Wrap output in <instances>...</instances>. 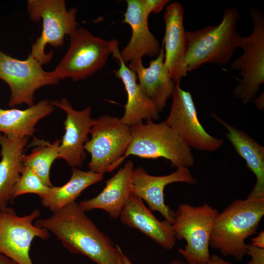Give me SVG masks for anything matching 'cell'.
I'll return each mask as SVG.
<instances>
[{"instance_id": "1", "label": "cell", "mask_w": 264, "mask_h": 264, "mask_svg": "<svg viewBox=\"0 0 264 264\" xmlns=\"http://www.w3.org/2000/svg\"><path fill=\"white\" fill-rule=\"evenodd\" d=\"M34 224L52 233L64 247L96 264H124V252L87 215L75 201Z\"/></svg>"}, {"instance_id": "2", "label": "cell", "mask_w": 264, "mask_h": 264, "mask_svg": "<svg viewBox=\"0 0 264 264\" xmlns=\"http://www.w3.org/2000/svg\"><path fill=\"white\" fill-rule=\"evenodd\" d=\"M264 215V195L250 194L219 212L214 220L209 246L224 256L241 261L246 254L245 240L256 233Z\"/></svg>"}, {"instance_id": "3", "label": "cell", "mask_w": 264, "mask_h": 264, "mask_svg": "<svg viewBox=\"0 0 264 264\" xmlns=\"http://www.w3.org/2000/svg\"><path fill=\"white\" fill-rule=\"evenodd\" d=\"M240 18L238 9L227 8L218 25L187 32V72L205 63L225 66L230 62L235 50L239 47L241 36L237 31V24Z\"/></svg>"}, {"instance_id": "4", "label": "cell", "mask_w": 264, "mask_h": 264, "mask_svg": "<svg viewBox=\"0 0 264 264\" xmlns=\"http://www.w3.org/2000/svg\"><path fill=\"white\" fill-rule=\"evenodd\" d=\"M131 141L119 161L120 165L130 155L145 158L163 157L173 167H188L195 158L191 148L166 123L147 120L130 127Z\"/></svg>"}, {"instance_id": "5", "label": "cell", "mask_w": 264, "mask_h": 264, "mask_svg": "<svg viewBox=\"0 0 264 264\" xmlns=\"http://www.w3.org/2000/svg\"><path fill=\"white\" fill-rule=\"evenodd\" d=\"M70 45L64 56L52 71L50 77L58 80H84L102 69L118 42L106 40L78 27L70 35Z\"/></svg>"}, {"instance_id": "6", "label": "cell", "mask_w": 264, "mask_h": 264, "mask_svg": "<svg viewBox=\"0 0 264 264\" xmlns=\"http://www.w3.org/2000/svg\"><path fill=\"white\" fill-rule=\"evenodd\" d=\"M27 10L34 22L42 19L43 30L41 36L32 44L29 54L42 65L48 63L53 53L46 54L45 46H62L65 37L72 33L78 27L76 7L67 10L64 0H28Z\"/></svg>"}, {"instance_id": "7", "label": "cell", "mask_w": 264, "mask_h": 264, "mask_svg": "<svg viewBox=\"0 0 264 264\" xmlns=\"http://www.w3.org/2000/svg\"><path fill=\"white\" fill-rule=\"evenodd\" d=\"M219 212L207 203L198 206L181 204L174 212L172 226L175 237L186 242L178 252L188 264H200L209 260L210 236Z\"/></svg>"}, {"instance_id": "8", "label": "cell", "mask_w": 264, "mask_h": 264, "mask_svg": "<svg viewBox=\"0 0 264 264\" xmlns=\"http://www.w3.org/2000/svg\"><path fill=\"white\" fill-rule=\"evenodd\" d=\"M253 24L249 36L241 37L239 47L242 54L232 62L231 68L240 70L242 77L233 90L234 97L244 104L254 101L264 83V15L257 7L250 10Z\"/></svg>"}, {"instance_id": "9", "label": "cell", "mask_w": 264, "mask_h": 264, "mask_svg": "<svg viewBox=\"0 0 264 264\" xmlns=\"http://www.w3.org/2000/svg\"><path fill=\"white\" fill-rule=\"evenodd\" d=\"M89 134L84 145L91 155L89 170L104 175L116 169L131 141V127L120 118L105 115L96 119Z\"/></svg>"}, {"instance_id": "10", "label": "cell", "mask_w": 264, "mask_h": 264, "mask_svg": "<svg viewBox=\"0 0 264 264\" xmlns=\"http://www.w3.org/2000/svg\"><path fill=\"white\" fill-rule=\"evenodd\" d=\"M0 79L10 89L9 106L34 105V93L40 88L57 85L59 80L50 76L42 65L31 55L24 60L10 56L0 50Z\"/></svg>"}, {"instance_id": "11", "label": "cell", "mask_w": 264, "mask_h": 264, "mask_svg": "<svg viewBox=\"0 0 264 264\" xmlns=\"http://www.w3.org/2000/svg\"><path fill=\"white\" fill-rule=\"evenodd\" d=\"M170 113L166 123L191 148L214 152L223 144L222 138L209 134L199 122L190 92L176 82Z\"/></svg>"}, {"instance_id": "12", "label": "cell", "mask_w": 264, "mask_h": 264, "mask_svg": "<svg viewBox=\"0 0 264 264\" xmlns=\"http://www.w3.org/2000/svg\"><path fill=\"white\" fill-rule=\"evenodd\" d=\"M41 215L38 209L24 216L7 207L0 211V253L18 264H34L29 251L33 240L49 238V232L33 224Z\"/></svg>"}, {"instance_id": "13", "label": "cell", "mask_w": 264, "mask_h": 264, "mask_svg": "<svg viewBox=\"0 0 264 264\" xmlns=\"http://www.w3.org/2000/svg\"><path fill=\"white\" fill-rule=\"evenodd\" d=\"M51 103L66 113L65 132L59 146V158L65 160L71 168L81 167L86 156L84 145L96 121L90 116L91 108L88 106L81 110H75L66 98Z\"/></svg>"}, {"instance_id": "14", "label": "cell", "mask_w": 264, "mask_h": 264, "mask_svg": "<svg viewBox=\"0 0 264 264\" xmlns=\"http://www.w3.org/2000/svg\"><path fill=\"white\" fill-rule=\"evenodd\" d=\"M175 182L195 184L197 180L187 167H180L169 175L155 176L149 174L141 167L134 169L132 177V194L145 201L151 210L159 212L172 224L174 212L165 203L164 189L168 185Z\"/></svg>"}, {"instance_id": "15", "label": "cell", "mask_w": 264, "mask_h": 264, "mask_svg": "<svg viewBox=\"0 0 264 264\" xmlns=\"http://www.w3.org/2000/svg\"><path fill=\"white\" fill-rule=\"evenodd\" d=\"M184 10L178 2H171L166 8L164 20L165 31L162 43L164 64L169 74L176 83L186 77L185 58L187 32L183 23Z\"/></svg>"}, {"instance_id": "16", "label": "cell", "mask_w": 264, "mask_h": 264, "mask_svg": "<svg viewBox=\"0 0 264 264\" xmlns=\"http://www.w3.org/2000/svg\"><path fill=\"white\" fill-rule=\"evenodd\" d=\"M119 218L122 223L138 230L163 248H174L176 239L172 224L165 220L159 221L136 195L131 194Z\"/></svg>"}, {"instance_id": "17", "label": "cell", "mask_w": 264, "mask_h": 264, "mask_svg": "<svg viewBox=\"0 0 264 264\" xmlns=\"http://www.w3.org/2000/svg\"><path fill=\"white\" fill-rule=\"evenodd\" d=\"M126 11L123 22L132 29L130 40L120 51V56L126 64L144 56L157 57L161 47L157 39L150 31L148 19L144 13L141 0H127Z\"/></svg>"}, {"instance_id": "18", "label": "cell", "mask_w": 264, "mask_h": 264, "mask_svg": "<svg viewBox=\"0 0 264 264\" xmlns=\"http://www.w3.org/2000/svg\"><path fill=\"white\" fill-rule=\"evenodd\" d=\"M111 54L119 64L118 69L114 71L115 76L122 81L127 94L124 113L120 118L121 121L131 127L143 122V120L158 119L159 112L137 82L136 74L121 59L118 43Z\"/></svg>"}, {"instance_id": "19", "label": "cell", "mask_w": 264, "mask_h": 264, "mask_svg": "<svg viewBox=\"0 0 264 264\" xmlns=\"http://www.w3.org/2000/svg\"><path fill=\"white\" fill-rule=\"evenodd\" d=\"M130 68L136 74L142 89L153 103L158 112L165 107L168 99L172 96L176 83L170 76L164 64V49L162 44L156 58L147 67L142 59L130 62Z\"/></svg>"}, {"instance_id": "20", "label": "cell", "mask_w": 264, "mask_h": 264, "mask_svg": "<svg viewBox=\"0 0 264 264\" xmlns=\"http://www.w3.org/2000/svg\"><path fill=\"white\" fill-rule=\"evenodd\" d=\"M134 164L128 161L124 166L106 182L103 190L92 198L83 200L79 203L85 211L101 209L107 212L110 217L116 219L132 194V177Z\"/></svg>"}, {"instance_id": "21", "label": "cell", "mask_w": 264, "mask_h": 264, "mask_svg": "<svg viewBox=\"0 0 264 264\" xmlns=\"http://www.w3.org/2000/svg\"><path fill=\"white\" fill-rule=\"evenodd\" d=\"M28 140V137L10 138L0 133V211L13 200L14 186L24 166L22 158Z\"/></svg>"}, {"instance_id": "22", "label": "cell", "mask_w": 264, "mask_h": 264, "mask_svg": "<svg viewBox=\"0 0 264 264\" xmlns=\"http://www.w3.org/2000/svg\"><path fill=\"white\" fill-rule=\"evenodd\" d=\"M211 116L226 129V137L236 151L246 162L256 177L250 194L264 195V147L243 131L238 129L212 113Z\"/></svg>"}, {"instance_id": "23", "label": "cell", "mask_w": 264, "mask_h": 264, "mask_svg": "<svg viewBox=\"0 0 264 264\" xmlns=\"http://www.w3.org/2000/svg\"><path fill=\"white\" fill-rule=\"evenodd\" d=\"M54 110V106L47 99L25 110L0 107V133L10 138L29 137L34 133L37 123Z\"/></svg>"}, {"instance_id": "24", "label": "cell", "mask_w": 264, "mask_h": 264, "mask_svg": "<svg viewBox=\"0 0 264 264\" xmlns=\"http://www.w3.org/2000/svg\"><path fill=\"white\" fill-rule=\"evenodd\" d=\"M104 175L73 167L69 180L61 186L50 187L40 197L42 204L53 213L75 201L87 188L103 180Z\"/></svg>"}, {"instance_id": "25", "label": "cell", "mask_w": 264, "mask_h": 264, "mask_svg": "<svg viewBox=\"0 0 264 264\" xmlns=\"http://www.w3.org/2000/svg\"><path fill=\"white\" fill-rule=\"evenodd\" d=\"M39 146L27 155L23 154L22 161L24 166L31 169L48 187L53 186L50 179V170L54 160L59 158L60 140L52 143L36 140Z\"/></svg>"}, {"instance_id": "26", "label": "cell", "mask_w": 264, "mask_h": 264, "mask_svg": "<svg viewBox=\"0 0 264 264\" xmlns=\"http://www.w3.org/2000/svg\"><path fill=\"white\" fill-rule=\"evenodd\" d=\"M49 188L31 169L24 166L14 186L12 198L13 200L27 193L35 194L40 197L46 194Z\"/></svg>"}, {"instance_id": "27", "label": "cell", "mask_w": 264, "mask_h": 264, "mask_svg": "<svg viewBox=\"0 0 264 264\" xmlns=\"http://www.w3.org/2000/svg\"><path fill=\"white\" fill-rule=\"evenodd\" d=\"M170 1L168 0H141L145 15L149 18L151 13H158Z\"/></svg>"}, {"instance_id": "28", "label": "cell", "mask_w": 264, "mask_h": 264, "mask_svg": "<svg viewBox=\"0 0 264 264\" xmlns=\"http://www.w3.org/2000/svg\"><path fill=\"white\" fill-rule=\"evenodd\" d=\"M246 254L251 257L247 264H264V248L256 247L252 244H247Z\"/></svg>"}, {"instance_id": "29", "label": "cell", "mask_w": 264, "mask_h": 264, "mask_svg": "<svg viewBox=\"0 0 264 264\" xmlns=\"http://www.w3.org/2000/svg\"><path fill=\"white\" fill-rule=\"evenodd\" d=\"M200 264H232L230 262L226 261L221 257L213 254L210 256L209 260Z\"/></svg>"}, {"instance_id": "30", "label": "cell", "mask_w": 264, "mask_h": 264, "mask_svg": "<svg viewBox=\"0 0 264 264\" xmlns=\"http://www.w3.org/2000/svg\"><path fill=\"white\" fill-rule=\"evenodd\" d=\"M252 242L253 245L264 248V231H261L257 237L253 238Z\"/></svg>"}, {"instance_id": "31", "label": "cell", "mask_w": 264, "mask_h": 264, "mask_svg": "<svg viewBox=\"0 0 264 264\" xmlns=\"http://www.w3.org/2000/svg\"><path fill=\"white\" fill-rule=\"evenodd\" d=\"M255 107L260 110L263 111L264 109V92L261 93L254 100Z\"/></svg>"}, {"instance_id": "32", "label": "cell", "mask_w": 264, "mask_h": 264, "mask_svg": "<svg viewBox=\"0 0 264 264\" xmlns=\"http://www.w3.org/2000/svg\"><path fill=\"white\" fill-rule=\"evenodd\" d=\"M124 264H132L130 259L125 255H123ZM170 264H188L186 262L181 259H175L173 260Z\"/></svg>"}, {"instance_id": "33", "label": "cell", "mask_w": 264, "mask_h": 264, "mask_svg": "<svg viewBox=\"0 0 264 264\" xmlns=\"http://www.w3.org/2000/svg\"><path fill=\"white\" fill-rule=\"evenodd\" d=\"M0 264H18L16 262L0 253Z\"/></svg>"}]
</instances>
